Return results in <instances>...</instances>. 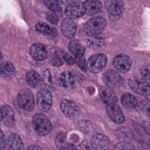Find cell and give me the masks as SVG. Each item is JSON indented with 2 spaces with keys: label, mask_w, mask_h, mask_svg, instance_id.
<instances>
[{
  "label": "cell",
  "mask_w": 150,
  "mask_h": 150,
  "mask_svg": "<svg viewBox=\"0 0 150 150\" xmlns=\"http://www.w3.org/2000/svg\"><path fill=\"white\" fill-rule=\"evenodd\" d=\"M32 123L35 131L39 136H46L52 131V123L49 118L43 113L35 114L32 117Z\"/></svg>",
  "instance_id": "1"
},
{
  "label": "cell",
  "mask_w": 150,
  "mask_h": 150,
  "mask_svg": "<svg viewBox=\"0 0 150 150\" xmlns=\"http://www.w3.org/2000/svg\"><path fill=\"white\" fill-rule=\"evenodd\" d=\"M106 25V21L103 18L95 16L88 20L85 24L84 30L89 36L95 37L100 35L104 31Z\"/></svg>",
  "instance_id": "2"
},
{
  "label": "cell",
  "mask_w": 150,
  "mask_h": 150,
  "mask_svg": "<svg viewBox=\"0 0 150 150\" xmlns=\"http://www.w3.org/2000/svg\"><path fill=\"white\" fill-rule=\"evenodd\" d=\"M17 103L22 109L28 112L33 111L35 105L33 94L28 89H23L19 92Z\"/></svg>",
  "instance_id": "3"
},
{
  "label": "cell",
  "mask_w": 150,
  "mask_h": 150,
  "mask_svg": "<svg viewBox=\"0 0 150 150\" xmlns=\"http://www.w3.org/2000/svg\"><path fill=\"white\" fill-rule=\"evenodd\" d=\"M107 59L105 55L102 53H97L91 56L87 63V69L93 73L101 71L105 67Z\"/></svg>",
  "instance_id": "4"
},
{
  "label": "cell",
  "mask_w": 150,
  "mask_h": 150,
  "mask_svg": "<svg viewBox=\"0 0 150 150\" xmlns=\"http://www.w3.org/2000/svg\"><path fill=\"white\" fill-rule=\"evenodd\" d=\"M38 108L42 112L49 111L52 105V97L50 91L47 88L40 89L36 96Z\"/></svg>",
  "instance_id": "5"
},
{
  "label": "cell",
  "mask_w": 150,
  "mask_h": 150,
  "mask_svg": "<svg viewBox=\"0 0 150 150\" xmlns=\"http://www.w3.org/2000/svg\"><path fill=\"white\" fill-rule=\"evenodd\" d=\"M128 85L135 93L142 96H148L150 94V85L143 79L134 78L128 80Z\"/></svg>",
  "instance_id": "6"
},
{
  "label": "cell",
  "mask_w": 150,
  "mask_h": 150,
  "mask_svg": "<svg viewBox=\"0 0 150 150\" xmlns=\"http://www.w3.org/2000/svg\"><path fill=\"white\" fill-rule=\"evenodd\" d=\"M64 13L70 18H80L86 13L84 4L80 1H74L67 5Z\"/></svg>",
  "instance_id": "7"
},
{
  "label": "cell",
  "mask_w": 150,
  "mask_h": 150,
  "mask_svg": "<svg viewBox=\"0 0 150 150\" xmlns=\"http://www.w3.org/2000/svg\"><path fill=\"white\" fill-rule=\"evenodd\" d=\"M104 84L110 88L120 87L123 83V79L119 73L114 70H107L103 75Z\"/></svg>",
  "instance_id": "8"
},
{
  "label": "cell",
  "mask_w": 150,
  "mask_h": 150,
  "mask_svg": "<svg viewBox=\"0 0 150 150\" xmlns=\"http://www.w3.org/2000/svg\"><path fill=\"white\" fill-rule=\"evenodd\" d=\"M113 66L120 73H126L132 66V60L130 57L124 54L117 55L113 60Z\"/></svg>",
  "instance_id": "9"
},
{
  "label": "cell",
  "mask_w": 150,
  "mask_h": 150,
  "mask_svg": "<svg viewBox=\"0 0 150 150\" xmlns=\"http://www.w3.org/2000/svg\"><path fill=\"white\" fill-rule=\"evenodd\" d=\"M60 110L68 118H74L80 114V110L76 103L68 99H63L60 103Z\"/></svg>",
  "instance_id": "10"
},
{
  "label": "cell",
  "mask_w": 150,
  "mask_h": 150,
  "mask_svg": "<svg viewBox=\"0 0 150 150\" xmlns=\"http://www.w3.org/2000/svg\"><path fill=\"white\" fill-rule=\"evenodd\" d=\"M1 118L4 124L8 127H13L15 125V115L12 108L8 105H4L1 108Z\"/></svg>",
  "instance_id": "11"
},
{
  "label": "cell",
  "mask_w": 150,
  "mask_h": 150,
  "mask_svg": "<svg viewBox=\"0 0 150 150\" xmlns=\"http://www.w3.org/2000/svg\"><path fill=\"white\" fill-rule=\"evenodd\" d=\"M91 145L93 150H107L110 141L105 135L102 134H97L91 138Z\"/></svg>",
  "instance_id": "12"
},
{
  "label": "cell",
  "mask_w": 150,
  "mask_h": 150,
  "mask_svg": "<svg viewBox=\"0 0 150 150\" xmlns=\"http://www.w3.org/2000/svg\"><path fill=\"white\" fill-rule=\"evenodd\" d=\"M59 84L67 89H72L76 86V78L73 73L68 71L63 72L58 78Z\"/></svg>",
  "instance_id": "13"
},
{
  "label": "cell",
  "mask_w": 150,
  "mask_h": 150,
  "mask_svg": "<svg viewBox=\"0 0 150 150\" xmlns=\"http://www.w3.org/2000/svg\"><path fill=\"white\" fill-rule=\"evenodd\" d=\"M105 5L108 13L113 16L120 15L124 9L123 0H105Z\"/></svg>",
  "instance_id": "14"
},
{
  "label": "cell",
  "mask_w": 150,
  "mask_h": 150,
  "mask_svg": "<svg viewBox=\"0 0 150 150\" xmlns=\"http://www.w3.org/2000/svg\"><path fill=\"white\" fill-rule=\"evenodd\" d=\"M61 30L63 35L65 37L71 39L74 36L76 33L77 25L70 18H66L62 22Z\"/></svg>",
  "instance_id": "15"
},
{
  "label": "cell",
  "mask_w": 150,
  "mask_h": 150,
  "mask_svg": "<svg viewBox=\"0 0 150 150\" xmlns=\"http://www.w3.org/2000/svg\"><path fill=\"white\" fill-rule=\"evenodd\" d=\"M106 111L109 117L112 121L117 124L124 122L125 120L124 116L121 109L116 104L107 105Z\"/></svg>",
  "instance_id": "16"
},
{
  "label": "cell",
  "mask_w": 150,
  "mask_h": 150,
  "mask_svg": "<svg viewBox=\"0 0 150 150\" xmlns=\"http://www.w3.org/2000/svg\"><path fill=\"white\" fill-rule=\"evenodd\" d=\"M30 54L36 60L42 61L46 59L47 52L46 47L40 43H34L30 48Z\"/></svg>",
  "instance_id": "17"
},
{
  "label": "cell",
  "mask_w": 150,
  "mask_h": 150,
  "mask_svg": "<svg viewBox=\"0 0 150 150\" xmlns=\"http://www.w3.org/2000/svg\"><path fill=\"white\" fill-rule=\"evenodd\" d=\"M8 150H23V143L21 137L16 134H11L6 140Z\"/></svg>",
  "instance_id": "18"
},
{
  "label": "cell",
  "mask_w": 150,
  "mask_h": 150,
  "mask_svg": "<svg viewBox=\"0 0 150 150\" xmlns=\"http://www.w3.org/2000/svg\"><path fill=\"white\" fill-rule=\"evenodd\" d=\"M55 144L59 150H77L76 146L67 141L62 133H60L56 136Z\"/></svg>",
  "instance_id": "19"
},
{
  "label": "cell",
  "mask_w": 150,
  "mask_h": 150,
  "mask_svg": "<svg viewBox=\"0 0 150 150\" xmlns=\"http://www.w3.org/2000/svg\"><path fill=\"white\" fill-rule=\"evenodd\" d=\"M100 97L102 101L107 105L116 104L118 98L114 92L111 89L103 88L100 90Z\"/></svg>",
  "instance_id": "20"
},
{
  "label": "cell",
  "mask_w": 150,
  "mask_h": 150,
  "mask_svg": "<svg viewBox=\"0 0 150 150\" xmlns=\"http://www.w3.org/2000/svg\"><path fill=\"white\" fill-rule=\"evenodd\" d=\"M86 13L88 15H94L99 13L102 8L101 2L98 0H87L84 3Z\"/></svg>",
  "instance_id": "21"
},
{
  "label": "cell",
  "mask_w": 150,
  "mask_h": 150,
  "mask_svg": "<svg viewBox=\"0 0 150 150\" xmlns=\"http://www.w3.org/2000/svg\"><path fill=\"white\" fill-rule=\"evenodd\" d=\"M69 49L77 59L82 57L85 52L84 46L77 40H71L69 44Z\"/></svg>",
  "instance_id": "22"
},
{
  "label": "cell",
  "mask_w": 150,
  "mask_h": 150,
  "mask_svg": "<svg viewBox=\"0 0 150 150\" xmlns=\"http://www.w3.org/2000/svg\"><path fill=\"white\" fill-rule=\"evenodd\" d=\"M15 73L13 65L9 62H5L0 65V74L5 79H10Z\"/></svg>",
  "instance_id": "23"
},
{
  "label": "cell",
  "mask_w": 150,
  "mask_h": 150,
  "mask_svg": "<svg viewBox=\"0 0 150 150\" xmlns=\"http://www.w3.org/2000/svg\"><path fill=\"white\" fill-rule=\"evenodd\" d=\"M26 80L30 87L35 88L39 87L42 83L41 76L38 73L33 70L27 73L26 75Z\"/></svg>",
  "instance_id": "24"
},
{
  "label": "cell",
  "mask_w": 150,
  "mask_h": 150,
  "mask_svg": "<svg viewBox=\"0 0 150 150\" xmlns=\"http://www.w3.org/2000/svg\"><path fill=\"white\" fill-rule=\"evenodd\" d=\"M63 52L64 51L57 47H53L50 50V57L53 66H60L63 64Z\"/></svg>",
  "instance_id": "25"
},
{
  "label": "cell",
  "mask_w": 150,
  "mask_h": 150,
  "mask_svg": "<svg viewBox=\"0 0 150 150\" xmlns=\"http://www.w3.org/2000/svg\"><path fill=\"white\" fill-rule=\"evenodd\" d=\"M121 103L123 107L128 109L135 108L138 105V101L135 97L129 93H124L121 97Z\"/></svg>",
  "instance_id": "26"
},
{
  "label": "cell",
  "mask_w": 150,
  "mask_h": 150,
  "mask_svg": "<svg viewBox=\"0 0 150 150\" xmlns=\"http://www.w3.org/2000/svg\"><path fill=\"white\" fill-rule=\"evenodd\" d=\"M42 82L44 85L49 89H53L54 87V73L52 70L47 69L45 71L43 77Z\"/></svg>",
  "instance_id": "27"
},
{
  "label": "cell",
  "mask_w": 150,
  "mask_h": 150,
  "mask_svg": "<svg viewBox=\"0 0 150 150\" xmlns=\"http://www.w3.org/2000/svg\"><path fill=\"white\" fill-rule=\"evenodd\" d=\"M116 137L120 140L127 141L132 138L131 130L127 127H122L118 129L115 132Z\"/></svg>",
  "instance_id": "28"
},
{
  "label": "cell",
  "mask_w": 150,
  "mask_h": 150,
  "mask_svg": "<svg viewBox=\"0 0 150 150\" xmlns=\"http://www.w3.org/2000/svg\"><path fill=\"white\" fill-rule=\"evenodd\" d=\"M44 4L51 12H59L61 10L58 0H44Z\"/></svg>",
  "instance_id": "29"
},
{
  "label": "cell",
  "mask_w": 150,
  "mask_h": 150,
  "mask_svg": "<svg viewBox=\"0 0 150 150\" xmlns=\"http://www.w3.org/2000/svg\"><path fill=\"white\" fill-rule=\"evenodd\" d=\"M35 29L38 32L45 35H50L53 32L52 28L44 22H38L35 25Z\"/></svg>",
  "instance_id": "30"
},
{
  "label": "cell",
  "mask_w": 150,
  "mask_h": 150,
  "mask_svg": "<svg viewBox=\"0 0 150 150\" xmlns=\"http://www.w3.org/2000/svg\"><path fill=\"white\" fill-rule=\"evenodd\" d=\"M114 150H135L134 146L128 141H122L117 143Z\"/></svg>",
  "instance_id": "31"
},
{
  "label": "cell",
  "mask_w": 150,
  "mask_h": 150,
  "mask_svg": "<svg viewBox=\"0 0 150 150\" xmlns=\"http://www.w3.org/2000/svg\"><path fill=\"white\" fill-rule=\"evenodd\" d=\"M104 43V40L101 38H98L97 36L91 37V39L88 40V45L92 47H99L102 46Z\"/></svg>",
  "instance_id": "32"
},
{
  "label": "cell",
  "mask_w": 150,
  "mask_h": 150,
  "mask_svg": "<svg viewBox=\"0 0 150 150\" xmlns=\"http://www.w3.org/2000/svg\"><path fill=\"white\" fill-rule=\"evenodd\" d=\"M139 72L143 79L150 81V64L142 66L139 69Z\"/></svg>",
  "instance_id": "33"
},
{
  "label": "cell",
  "mask_w": 150,
  "mask_h": 150,
  "mask_svg": "<svg viewBox=\"0 0 150 150\" xmlns=\"http://www.w3.org/2000/svg\"><path fill=\"white\" fill-rule=\"evenodd\" d=\"M46 19L49 22L54 25L57 24L58 22V17L53 12H48L46 13Z\"/></svg>",
  "instance_id": "34"
},
{
  "label": "cell",
  "mask_w": 150,
  "mask_h": 150,
  "mask_svg": "<svg viewBox=\"0 0 150 150\" xmlns=\"http://www.w3.org/2000/svg\"><path fill=\"white\" fill-rule=\"evenodd\" d=\"M6 146V140L5 135L0 128V149H4Z\"/></svg>",
  "instance_id": "35"
},
{
  "label": "cell",
  "mask_w": 150,
  "mask_h": 150,
  "mask_svg": "<svg viewBox=\"0 0 150 150\" xmlns=\"http://www.w3.org/2000/svg\"><path fill=\"white\" fill-rule=\"evenodd\" d=\"M143 131L150 136V121H145L141 125Z\"/></svg>",
  "instance_id": "36"
},
{
  "label": "cell",
  "mask_w": 150,
  "mask_h": 150,
  "mask_svg": "<svg viewBox=\"0 0 150 150\" xmlns=\"http://www.w3.org/2000/svg\"><path fill=\"white\" fill-rule=\"evenodd\" d=\"M63 60H64L67 64L70 65H72L74 63V60L73 59V58L70 54H67L64 52H63Z\"/></svg>",
  "instance_id": "37"
},
{
  "label": "cell",
  "mask_w": 150,
  "mask_h": 150,
  "mask_svg": "<svg viewBox=\"0 0 150 150\" xmlns=\"http://www.w3.org/2000/svg\"><path fill=\"white\" fill-rule=\"evenodd\" d=\"M26 150H43L41 147L36 145H31L29 146Z\"/></svg>",
  "instance_id": "38"
},
{
  "label": "cell",
  "mask_w": 150,
  "mask_h": 150,
  "mask_svg": "<svg viewBox=\"0 0 150 150\" xmlns=\"http://www.w3.org/2000/svg\"><path fill=\"white\" fill-rule=\"evenodd\" d=\"M75 0H60L61 2L63 4V5H69L70 4H71V2H74Z\"/></svg>",
  "instance_id": "39"
},
{
  "label": "cell",
  "mask_w": 150,
  "mask_h": 150,
  "mask_svg": "<svg viewBox=\"0 0 150 150\" xmlns=\"http://www.w3.org/2000/svg\"><path fill=\"white\" fill-rule=\"evenodd\" d=\"M146 112H147V115L150 119V105H149L146 108Z\"/></svg>",
  "instance_id": "40"
},
{
  "label": "cell",
  "mask_w": 150,
  "mask_h": 150,
  "mask_svg": "<svg viewBox=\"0 0 150 150\" xmlns=\"http://www.w3.org/2000/svg\"><path fill=\"white\" fill-rule=\"evenodd\" d=\"M2 56L1 52V51H0V62H1V61L2 60Z\"/></svg>",
  "instance_id": "41"
},
{
  "label": "cell",
  "mask_w": 150,
  "mask_h": 150,
  "mask_svg": "<svg viewBox=\"0 0 150 150\" xmlns=\"http://www.w3.org/2000/svg\"><path fill=\"white\" fill-rule=\"evenodd\" d=\"M2 120V118H1V108H0V121Z\"/></svg>",
  "instance_id": "42"
},
{
  "label": "cell",
  "mask_w": 150,
  "mask_h": 150,
  "mask_svg": "<svg viewBox=\"0 0 150 150\" xmlns=\"http://www.w3.org/2000/svg\"><path fill=\"white\" fill-rule=\"evenodd\" d=\"M148 144L149 146H150V139H149V140H148Z\"/></svg>",
  "instance_id": "43"
}]
</instances>
